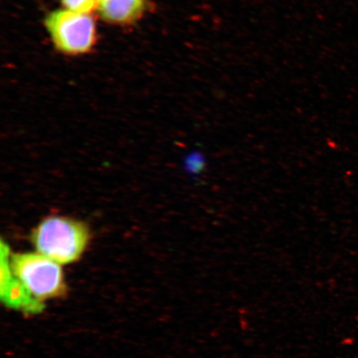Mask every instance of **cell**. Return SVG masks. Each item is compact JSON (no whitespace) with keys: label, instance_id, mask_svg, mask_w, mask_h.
Here are the masks:
<instances>
[{"label":"cell","instance_id":"1","mask_svg":"<svg viewBox=\"0 0 358 358\" xmlns=\"http://www.w3.org/2000/svg\"><path fill=\"white\" fill-rule=\"evenodd\" d=\"M91 237L86 223L69 217L51 216L34 228L30 239L37 252L62 266L78 262Z\"/></svg>","mask_w":358,"mask_h":358},{"label":"cell","instance_id":"2","mask_svg":"<svg viewBox=\"0 0 358 358\" xmlns=\"http://www.w3.org/2000/svg\"><path fill=\"white\" fill-rule=\"evenodd\" d=\"M13 275L31 296L45 303L66 296L67 286L60 264L38 252L16 253L10 256Z\"/></svg>","mask_w":358,"mask_h":358},{"label":"cell","instance_id":"3","mask_svg":"<svg viewBox=\"0 0 358 358\" xmlns=\"http://www.w3.org/2000/svg\"><path fill=\"white\" fill-rule=\"evenodd\" d=\"M44 22L56 48L67 55L87 52L96 41L95 22L88 13L58 10Z\"/></svg>","mask_w":358,"mask_h":358},{"label":"cell","instance_id":"4","mask_svg":"<svg viewBox=\"0 0 358 358\" xmlns=\"http://www.w3.org/2000/svg\"><path fill=\"white\" fill-rule=\"evenodd\" d=\"M10 250L4 241L0 245V264H1V280H0V299L8 308L27 313L36 315L44 310L45 303L36 301L24 287L20 280L13 275L10 267Z\"/></svg>","mask_w":358,"mask_h":358},{"label":"cell","instance_id":"5","mask_svg":"<svg viewBox=\"0 0 358 358\" xmlns=\"http://www.w3.org/2000/svg\"><path fill=\"white\" fill-rule=\"evenodd\" d=\"M146 0H96V8L103 20L112 24L133 22L144 13Z\"/></svg>","mask_w":358,"mask_h":358},{"label":"cell","instance_id":"6","mask_svg":"<svg viewBox=\"0 0 358 358\" xmlns=\"http://www.w3.org/2000/svg\"><path fill=\"white\" fill-rule=\"evenodd\" d=\"M61 2L69 10L88 15L96 8V0H61Z\"/></svg>","mask_w":358,"mask_h":358},{"label":"cell","instance_id":"7","mask_svg":"<svg viewBox=\"0 0 358 358\" xmlns=\"http://www.w3.org/2000/svg\"><path fill=\"white\" fill-rule=\"evenodd\" d=\"M204 159L200 154L192 155L189 159V168L192 173H199L204 169Z\"/></svg>","mask_w":358,"mask_h":358}]
</instances>
